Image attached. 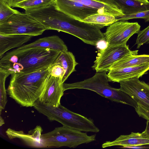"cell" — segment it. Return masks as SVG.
<instances>
[{
    "label": "cell",
    "mask_w": 149,
    "mask_h": 149,
    "mask_svg": "<svg viewBox=\"0 0 149 149\" xmlns=\"http://www.w3.org/2000/svg\"><path fill=\"white\" fill-rule=\"evenodd\" d=\"M65 73L64 68L58 65H54L52 67L50 75L52 76L61 78L62 79Z\"/></svg>",
    "instance_id": "obj_28"
},
{
    "label": "cell",
    "mask_w": 149,
    "mask_h": 149,
    "mask_svg": "<svg viewBox=\"0 0 149 149\" xmlns=\"http://www.w3.org/2000/svg\"><path fill=\"white\" fill-rule=\"evenodd\" d=\"M117 21L116 17L113 15L106 14L97 13L92 15L85 19L83 22L98 25L104 27L109 26Z\"/></svg>",
    "instance_id": "obj_22"
},
{
    "label": "cell",
    "mask_w": 149,
    "mask_h": 149,
    "mask_svg": "<svg viewBox=\"0 0 149 149\" xmlns=\"http://www.w3.org/2000/svg\"><path fill=\"white\" fill-rule=\"evenodd\" d=\"M149 145V135L145 131L140 133L132 132L130 134L121 135L113 141H107L102 145L103 148L113 146H140Z\"/></svg>",
    "instance_id": "obj_14"
},
{
    "label": "cell",
    "mask_w": 149,
    "mask_h": 149,
    "mask_svg": "<svg viewBox=\"0 0 149 149\" xmlns=\"http://www.w3.org/2000/svg\"><path fill=\"white\" fill-rule=\"evenodd\" d=\"M143 2L145 3H147L149 2L148 0H135Z\"/></svg>",
    "instance_id": "obj_34"
},
{
    "label": "cell",
    "mask_w": 149,
    "mask_h": 149,
    "mask_svg": "<svg viewBox=\"0 0 149 149\" xmlns=\"http://www.w3.org/2000/svg\"><path fill=\"white\" fill-rule=\"evenodd\" d=\"M120 90L128 94L137 104L149 111V85L138 77L120 82Z\"/></svg>",
    "instance_id": "obj_10"
},
{
    "label": "cell",
    "mask_w": 149,
    "mask_h": 149,
    "mask_svg": "<svg viewBox=\"0 0 149 149\" xmlns=\"http://www.w3.org/2000/svg\"><path fill=\"white\" fill-rule=\"evenodd\" d=\"M137 34L136 41L137 49L144 44L149 43V25L144 29L140 30Z\"/></svg>",
    "instance_id": "obj_27"
},
{
    "label": "cell",
    "mask_w": 149,
    "mask_h": 149,
    "mask_svg": "<svg viewBox=\"0 0 149 149\" xmlns=\"http://www.w3.org/2000/svg\"><path fill=\"white\" fill-rule=\"evenodd\" d=\"M124 15H129L149 10V2L135 0H111Z\"/></svg>",
    "instance_id": "obj_20"
},
{
    "label": "cell",
    "mask_w": 149,
    "mask_h": 149,
    "mask_svg": "<svg viewBox=\"0 0 149 149\" xmlns=\"http://www.w3.org/2000/svg\"><path fill=\"white\" fill-rule=\"evenodd\" d=\"M63 84L61 78L50 75L38 101L47 106L58 107L64 94Z\"/></svg>",
    "instance_id": "obj_11"
},
{
    "label": "cell",
    "mask_w": 149,
    "mask_h": 149,
    "mask_svg": "<svg viewBox=\"0 0 149 149\" xmlns=\"http://www.w3.org/2000/svg\"><path fill=\"white\" fill-rule=\"evenodd\" d=\"M33 36L22 34L7 35L0 34V58L8 51L19 47L29 41Z\"/></svg>",
    "instance_id": "obj_17"
},
{
    "label": "cell",
    "mask_w": 149,
    "mask_h": 149,
    "mask_svg": "<svg viewBox=\"0 0 149 149\" xmlns=\"http://www.w3.org/2000/svg\"><path fill=\"white\" fill-rule=\"evenodd\" d=\"M106 72H96L92 77L71 84L63 83L64 91L74 89H85L94 91L100 96L117 103L129 105L135 109L137 103L127 94L111 86Z\"/></svg>",
    "instance_id": "obj_4"
},
{
    "label": "cell",
    "mask_w": 149,
    "mask_h": 149,
    "mask_svg": "<svg viewBox=\"0 0 149 149\" xmlns=\"http://www.w3.org/2000/svg\"><path fill=\"white\" fill-rule=\"evenodd\" d=\"M140 27L137 22L117 21L107 28L104 33V40L107 43V46L126 44L129 39L133 35L138 33Z\"/></svg>",
    "instance_id": "obj_8"
},
{
    "label": "cell",
    "mask_w": 149,
    "mask_h": 149,
    "mask_svg": "<svg viewBox=\"0 0 149 149\" xmlns=\"http://www.w3.org/2000/svg\"><path fill=\"white\" fill-rule=\"evenodd\" d=\"M133 51L130 50L127 44L107 46L100 51L92 67L96 72H106L115 63Z\"/></svg>",
    "instance_id": "obj_9"
},
{
    "label": "cell",
    "mask_w": 149,
    "mask_h": 149,
    "mask_svg": "<svg viewBox=\"0 0 149 149\" xmlns=\"http://www.w3.org/2000/svg\"><path fill=\"white\" fill-rule=\"evenodd\" d=\"M11 7H14L17 4L26 0H4Z\"/></svg>",
    "instance_id": "obj_30"
},
{
    "label": "cell",
    "mask_w": 149,
    "mask_h": 149,
    "mask_svg": "<svg viewBox=\"0 0 149 149\" xmlns=\"http://www.w3.org/2000/svg\"><path fill=\"white\" fill-rule=\"evenodd\" d=\"M52 66L30 73L12 74L7 94L22 107H33L45 88Z\"/></svg>",
    "instance_id": "obj_3"
},
{
    "label": "cell",
    "mask_w": 149,
    "mask_h": 149,
    "mask_svg": "<svg viewBox=\"0 0 149 149\" xmlns=\"http://www.w3.org/2000/svg\"><path fill=\"white\" fill-rule=\"evenodd\" d=\"M47 30L38 21L26 13L19 12L0 24V34H26L37 36Z\"/></svg>",
    "instance_id": "obj_7"
},
{
    "label": "cell",
    "mask_w": 149,
    "mask_h": 149,
    "mask_svg": "<svg viewBox=\"0 0 149 149\" xmlns=\"http://www.w3.org/2000/svg\"><path fill=\"white\" fill-rule=\"evenodd\" d=\"M79 2L87 6L95 8L99 13H106L119 17L124 15L122 11L116 6L110 5L96 0H72Z\"/></svg>",
    "instance_id": "obj_19"
},
{
    "label": "cell",
    "mask_w": 149,
    "mask_h": 149,
    "mask_svg": "<svg viewBox=\"0 0 149 149\" xmlns=\"http://www.w3.org/2000/svg\"><path fill=\"white\" fill-rule=\"evenodd\" d=\"M102 1L110 5H116L114 2L111 0H96Z\"/></svg>",
    "instance_id": "obj_31"
},
{
    "label": "cell",
    "mask_w": 149,
    "mask_h": 149,
    "mask_svg": "<svg viewBox=\"0 0 149 149\" xmlns=\"http://www.w3.org/2000/svg\"><path fill=\"white\" fill-rule=\"evenodd\" d=\"M33 107L49 120L57 121L64 127L81 132L98 133L100 131L92 119L71 111L61 104L57 107H48L38 100Z\"/></svg>",
    "instance_id": "obj_5"
},
{
    "label": "cell",
    "mask_w": 149,
    "mask_h": 149,
    "mask_svg": "<svg viewBox=\"0 0 149 149\" xmlns=\"http://www.w3.org/2000/svg\"><path fill=\"white\" fill-rule=\"evenodd\" d=\"M55 2V0H26L19 3L14 7L24 9L25 10L45 7Z\"/></svg>",
    "instance_id": "obj_23"
},
{
    "label": "cell",
    "mask_w": 149,
    "mask_h": 149,
    "mask_svg": "<svg viewBox=\"0 0 149 149\" xmlns=\"http://www.w3.org/2000/svg\"><path fill=\"white\" fill-rule=\"evenodd\" d=\"M5 123L4 120L1 116L0 117V126H1Z\"/></svg>",
    "instance_id": "obj_33"
},
{
    "label": "cell",
    "mask_w": 149,
    "mask_h": 149,
    "mask_svg": "<svg viewBox=\"0 0 149 149\" xmlns=\"http://www.w3.org/2000/svg\"><path fill=\"white\" fill-rule=\"evenodd\" d=\"M19 12L12 8L4 0H0V24Z\"/></svg>",
    "instance_id": "obj_25"
},
{
    "label": "cell",
    "mask_w": 149,
    "mask_h": 149,
    "mask_svg": "<svg viewBox=\"0 0 149 149\" xmlns=\"http://www.w3.org/2000/svg\"><path fill=\"white\" fill-rule=\"evenodd\" d=\"M135 110L139 116L146 120H149V111L147 110L139 104Z\"/></svg>",
    "instance_id": "obj_29"
},
{
    "label": "cell",
    "mask_w": 149,
    "mask_h": 149,
    "mask_svg": "<svg viewBox=\"0 0 149 149\" xmlns=\"http://www.w3.org/2000/svg\"><path fill=\"white\" fill-rule=\"evenodd\" d=\"M146 122V127L145 130H144L146 133L149 135V120H147Z\"/></svg>",
    "instance_id": "obj_32"
},
{
    "label": "cell",
    "mask_w": 149,
    "mask_h": 149,
    "mask_svg": "<svg viewBox=\"0 0 149 149\" xmlns=\"http://www.w3.org/2000/svg\"><path fill=\"white\" fill-rule=\"evenodd\" d=\"M140 18L144 20L146 22L149 21V10L139 12L129 15H124L119 17H116L117 21H126L134 19Z\"/></svg>",
    "instance_id": "obj_26"
},
{
    "label": "cell",
    "mask_w": 149,
    "mask_h": 149,
    "mask_svg": "<svg viewBox=\"0 0 149 149\" xmlns=\"http://www.w3.org/2000/svg\"><path fill=\"white\" fill-rule=\"evenodd\" d=\"M138 50L134 51L117 61L110 70L119 69L149 64V55H138Z\"/></svg>",
    "instance_id": "obj_18"
},
{
    "label": "cell",
    "mask_w": 149,
    "mask_h": 149,
    "mask_svg": "<svg viewBox=\"0 0 149 149\" xmlns=\"http://www.w3.org/2000/svg\"><path fill=\"white\" fill-rule=\"evenodd\" d=\"M96 134L88 136L86 133L63 126L42 134L41 143L42 148L66 146L74 148L96 141Z\"/></svg>",
    "instance_id": "obj_6"
},
{
    "label": "cell",
    "mask_w": 149,
    "mask_h": 149,
    "mask_svg": "<svg viewBox=\"0 0 149 149\" xmlns=\"http://www.w3.org/2000/svg\"><path fill=\"white\" fill-rule=\"evenodd\" d=\"M10 73L6 70L0 68V114L4 109L7 102V90L5 87V83L7 77Z\"/></svg>",
    "instance_id": "obj_24"
},
{
    "label": "cell",
    "mask_w": 149,
    "mask_h": 149,
    "mask_svg": "<svg viewBox=\"0 0 149 149\" xmlns=\"http://www.w3.org/2000/svg\"><path fill=\"white\" fill-rule=\"evenodd\" d=\"M149 70V64L119 69L110 70L107 74L109 81L120 82L129 79L139 77Z\"/></svg>",
    "instance_id": "obj_13"
},
{
    "label": "cell",
    "mask_w": 149,
    "mask_h": 149,
    "mask_svg": "<svg viewBox=\"0 0 149 149\" xmlns=\"http://www.w3.org/2000/svg\"><path fill=\"white\" fill-rule=\"evenodd\" d=\"M33 47H42L59 51H68V48L63 40L56 35L45 37L39 39L30 44L22 45L17 49Z\"/></svg>",
    "instance_id": "obj_16"
},
{
    "label": "cell",
    "mask_w": 149,
    "mask_h": 149,
    "mask_svg": "<svg viewBox=\"0 0 149 149\" xmlns=\"http://www.w3.org/2000/svg\"><path fill=\"white\" fill-rule=\"evenodd\" d=\"M43 130L40 126H37L35 128L25 133L22 131H17L8 128L6 133L8 138L10 139H19L24 142L27 146L36 148H42L41 138Z\"/></svg>",
    "instance_id": "obj_15"
},
{
    "label": "cell",
    "mask_w": 149,
    "mask_h": 149,
    "mask_svg": "<svg viewBox=\"0 0 149 149\" xmlns=\"http://www.w3.org/2000/svg\"><path fill=\"white\" fill-rule=\"evenodd\" d=\"M55 4L60 10L82 22L88 17L99 13L98 10L95 8L72 0H55Z\"/></svg>",
    "instance_id": "obj_12"
},
{
    "label": "cell",
    "mask_w": 149,
    "mask_h": 149,
    "mask_svg": "<svg viewBox=\"0 0 149 149\" xmlns=\"http://www.w3.org/2000/svg\"><path fill=\"white\" fill-rule=\"evenodd\" d=\"M61 52L42 47L16 49L0 59V68L11 74L38 71L53 66Z\"/></svg>",
    "instance_id": "obj_1"
},
{
    "label": "cell",
    "mask_w": 149,
    "mask_h": 149,
    "mask_svg": "<svg viewBox=\"0 0 149 149\" xmlns=\"http://www.w3.org/2000/svg\"><path fill=\"white\" fill-rule=\"evenodd\" d=\"M43 24L47 30H54L68 33L85 43L93 46L97 45L104 39V33L100 30L103 27L74 19L55 6L51 7L46 13Z\"/></svg>",
    "instance_id": "obj_2"
},
{
    "label": "cell",
    "mask_w": 149,
    "mask_h": 149,
    "mask_svg": "<svg viewBox=\"0 0 149 149\" xmlns=\"http://www.w3.org/2000/svg\"><path fill=\"white\" fill-rule=\"evenodd\" d=\"M78 64L72 52L68 51L60 52L55 64L58 65L63 67L65 71V74L62 79L63 83L72 72L76 71L75 67Z\"/></svg>",
    "instance_id": "obj_21"
}]
</instances>
